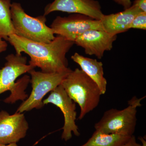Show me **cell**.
<instances>
[{
  "instance_id": "cell-1",
  "label": "cell",
  "mask_w": 146,
  "mask_h": 146,
  "mask_svg": "<svg viewBox=\"0 0 146 146\" xmlns=\"http://www.w3.org/2000/svg\"><path fill=\"white\" fill-rule=\"evenodd\" d=\"M6 41L14 47L16 54L25 53L31 58L29 65L40 68L41 72L46 73L61 72L68 70L66 54L75 44L60 35L48 43L33 42L15 34L10 35Z\"/></svg>"
},
{
  "instance_id": "cell-2",
  "label": "cell",
  "mask_w": 146,
  "mask_h": 146,
  "mask_svg": "<svg viewBox=\"0 0 146 146\" xmlns=\"http://www.w3.org/2000/svg\"><path fill=\"white\" fill-rule=\"evenodd\" d=\"M61 85L71 99L80 108L78 119H83L99 104L102 95L99 88L93 80L79 68L71 71Z\"/></svg>"
},
{
  "instance_id": "cell-3",
  "label": "cell",
  "mask_w": 146,
  "mask_h": 146,
  "mask_svg": "<svg viewBox=\"0 0 146 146\" xmlns=\"http://www.w3.org/2000/svg\"><path fill=\"white\" fill-rule=\"evenodd\" d=\"M5 59L4 66L0 69V95L10 91V96L4 100L5 103L13 104L19 100L23 102L28 97L25 90L30 81V77L25 75L17 82L15 81L18 77L35 68L27 65V57L22 55L11 54L7 56Z\"/></svg>"
},
{
  "instance_id": "cell-4",
  "label": "cell",
  "mask_w": 146,
  "mask_h": 146,
  "mask_svg": "<svg viewBox=\"0 0 146 146\" xmlns=\"http://www.w3.org/2000/svg\"><path fill=\"white\" fill-rule=\"evenodd\" d=\"M145 97H133L128 102V106L123 110L111 108L106 110L100 121L95 124L96 130L108 134L131 136L135 132L137 122V108L141 106Z\"/></svg>"
},
{
  "instance_id": "cell-5",
  "label": "cell",
  "mask_w": 146,
  "mask_h": 146,
  "mask_svg": "<svg viewBox=\"0 0 146 146\" xmlns=\"http://www.w3.org/2000/svg\"><path fill=\"white\" fill-rule=\"evenodd\" d=\"M11 20L17 36L33 42L48 43L55 36L52 29L47 26L46 16L31 17L25 12L21 4L11 6Z\"/></svg>"
},
{
  "instance_id": "cell-6",
  "label": "cell",
  "mask_w": 146,
  "mask_h": 146,
  "mask_svg": "<svg viewBox=\"0 0 146 146\" xmlns=\"http://www.w3.org/2000/svg\"><path fill=\"white\" fill-rule=\"evenodd\" d=\"M72 70L69 68L61 72L46 73L33 69L28 73L31 76L30 82L32 90L29 96L18 107L16 112L23 113L33 109H40L44 106L43 98L61 84Z\"/></svg>"
},
{
  "instance_id": "cell-7",
  "label": "cell",
  "mask_w": 146,
  "mask_h": 146,
  "mask_svg": "<svg viewBox=\"0 0 146 146\" xmlns=\"http://www.w3.org/2000/svg\"><path fill=\"white\" fill-rule=\"evenodd\" d=\"M50 28L54 34L63 36L74 42L78 37L87 31H104L100 21L77 13L68 17L57 16L53 21Z\"/></svg>"
},
{
  "instance_id": "cell-8",
  "label": "cell",
  "mask_w": 146,
  "mask_h": 146,
  "mask_svg": "<svg viewBox=\"0 0 146 146\" xmlns=\"http://www.w3.org/2000/svg\"><path fill=\"white\" fill-rule=\"evenodd\" d=\"M43 103L44 105L49 104L54 105L63 113L64 124L62 128V140L65 142L70 140L72 137V133L75 136H80L78 126L76 123L77 115L76 103L68 96L61 84L51 91L48 98L43 100Z\"/></svg>"
},
{
  "instance_id": "cell-9",
  "label": "cell",
  "mask_w": 146,
  "mask_h": 146,
  "mask_svg": "<svg viewBox=\"0 0 146 146\" xmlns=\"http://www.w3.org/2000/svg\"><path fill=\"white\" fill-rule=\"evenodd\" d=\"M29 128L23 113L10 115L5 110L0 112V144L17 143L25 137Z\"/></svg>"
},
{
  "instance_id": "cell-10",
  "label": "cell",
  "mask_w": 146,
  "mask_h": 146,
  "mask_svg": "<svg viewBox=\"0 0 146 146\" xmlns=\"http://www.w3.org/2000/svg\"><path fill=\"white\" fill-rule=\"evenodd\" d=\"M55 11L82 14L98 21L104 15L100 3L96 0H54L46 6L44 15Z\"/></svg>"
},
{
  "instance_id": "cell-11",
  "label": "cell",
  "mask_w": 146,
  "mask_h": 146,
  "mask_svg": "<svg viewBox=\"0 0 146 146\" xmlns=\"http://www.w3.org/2000/svg\"><path fill=\"white\" fill-rule=\"evenodd\" d=\"M117 38V35L110 34L104 31H87L77 38L74 43L82 47L86 54L95 55L99 59L103 57L105 52L110 50Z\"/></svg>"
},
{
  "instance_id": "cell-12",
  "label": "cell",
  "mask_w": 146,
  "mask_h": 146,
  "mask_svg": "<svg viewBox=\"0 0 146 146\" xmlns=\"http://www.w3.org/2000/svg\"><path fill=\"white\" fill-rule=\"evenodd\" d=\"M142 12L136 6L132 5L129 8L119 13L104 15L101 20L104 31L110 34L117 35L129 29V26L135 17Z\"/></svg>"
},
{
  "instance_id": "cell-13",
  "label": "cell",
  "mask_w": 146,
  "mask_h": 146,
  "mask_svg": "<svg viewBox=\"0 0 146 146\" xmlns=\"http://www.w3.org/2000/svg\"><path fill=\"white\" fill-rule=\"evenodd\" d=\"M71 58L80 66L82 70L97 84L102 95L105 94L107 82L104 77L103 65L102 62L96 59L85 57L77 52L71 56Z\"/></svg>"
},
{
  "instance_id": "cell-14",
  "label": "cell",
  "mask_w": 146,
  "mask_h": 146,
  "mask_svg": "<svg viewBox=\"0 0 146 146\" xmlns=\"http://www.w3.org/2000/svg\"><path fill=\"white\" fill-rule=\"evenodd\" d=\"M131 136L108 134L96 130L88 141L80 146H120Z\"/></svg>"
},
{
  "instance_id": "cell-15",
  "label": "cell",
  "mask_w": 146,
  "mask_h": 146,
  "mask_svg": "<svg viewBox=\"0 0 146 146\" xmlns=\"http://www.w3.org/2000/svg\"><path fill=\"white\" fill-rule=\"evenodd\" d=\"M11 0H0V37L5 40L16 33L11 20Z\"/></svg>"
},
{
  "instance_id": "cell-16",
  "label": "cell",
  "mask_w": 146,
  "mask_h": 146,
  "mask_svg": "<svg viewBox=\"0 0 146 146\" xmlns=\"http://www.w3.org/2000/svg\"><path fill=\"white\" fill-rule=\"evenodd\" d=\"M131 29H146V12H141L133 19L129 26Z\"/></svg>"
},
{
  "instance_id": "cell-17",
  "label": "cell",
  "mask_w": 146,
  "mask_h": 146,
  "mask_svg": "<svg viewBox=\"0 0 146 146\" xmlns=\"http://www.w3.org/2000/svg\"><path fill=\"white\" fill-rule=\"evenodd\" d=\"M138 139L141 141L142 145L137 143L136 137L133 135L131 136L127 141L120 146H146V139L144 137L140 136Z\"/></svg>"
},
{
  "instance_id": "cell-18",
  "label": "cell",
  "mask_w": 146,
  "mask_h": 146,
  "mask_svg": "<svg viewBox=\"0 0 146 146\" xmlns=\"http://www.w3.org/2000/svg\"><path fill=\"white\" fill-rule=\"evenodd\" d=\"M133 5L136 6L142 12H146V0H135Z\"/></svg>"
},
{
  "instance_id": "cell-19",
  "label": "cell",
  "mask_w": 146,
  "mask_h": 146,
  "mask_svg": "<svg viewBox=\"0 0 146 146\" xmlns=\"http://www.w3.org/2000/svg\"><path fill=\"white\" fill-rule=\"evenodd\" d=\"M113 1L118 4L122 6L124 10L129 8L132 5L131 0H113Z\"/></svg>"
},
{
  "instance_id": "cell-20",
  "label": "cell",
  "mask_w": 146,
  "mask_h": 146,
  "mask_svg": "<svg viewBox=\"0 0 146 146\" xmlns=\"http://www.w3.org/2000/svg\"><path fill=\"white\" fill-rule=\"evenodd\" d=\"M7 46L8 45L7 42L3 40L2 38L0 37V53L6 50Z\"/></svg>"
},
{
  "instance_id": "cell-21",
  "label": "cell",
  "mask_w": 146,
  "mask_h": 146,
  "mask_svg": "<svg viewBox=\"0 0 146 146\" xmlns=\"http://www.w3.org/2000/svg\"><path fill=\"white\" fill-rule=\"evenodd\" d=\"M0 146H19L17 143H12L8 145H1L0 144Z\"/></svg>"
}]
</instances>
